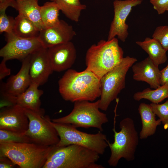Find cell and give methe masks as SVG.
Masks as SVG:
<instances>
[{
  "instance_id": "obj_23",
  "label": "cell",
  "mask_w": 168,
  "mask_h": 168,
  "mask_svg": "<svg viewBox=\"0 0 168 168\" xmlns=\"http://www.w3.org/2000/svg\"><path fill=\"white\" fill-rule=\"evenodd\" d=\"M58 6L60 10L71 20L79 21L81 11L86 6L80 2V0H51Z\"/></svg>"
},
{
  "instance_id": "obj_14",
  "label": "cell",
  "mask_w": 168,
  "mask_h": 168,
  "mask_svg": "<svg viewBox=\"0 0 168 168\" xmlns=\"http://www.w3.org/2000/svg\"><path fill=\"white\" fill-rule=\"evenodd\" d=\"M29 124L25 109L17 104L4 108L0 111V129L24 134Z\"/></svg>"
},
{
  "instance_id": "obj_21",
  "label": "cell",
  "mask_w": 168,
  "mask_h": 168,
  "mask_svg": "<svg viewBox=\"0 0 168 168\" xmlns=\"http://www.w3.org/2000/svg\"><path fill=\"white\" fill-rule=\"evenodd\" d=\"M136 43L148 54V57L157 66L167 61L166 51L156 40L147 37L144 41H137Z\"/></svg>"
},
{
  "instance_id": "obj_22",
  "label": "cell",
  "mask_w": 168,
  "mask_h": 168,
  "mask_svg": "<svg viewBox=\"0 0 168 168\" xmlns=\"http://www.w3.org/2000/svg\"><path fill=\"white\" fill-rule=\"evenodd\" d=\"M15 19L13 33L15 35L24 38L38 37L40 31L30 20L19 14Z\"/></svg>"
},
{
  "instance_id": "obj_30",
  "label": "cell",
  "mask_w": 168,
  "mask_h": 168,
  "mask_svg": "<svg viewBox=\"0 0 168 168\" xmlns=\"http://www.w3.org/2000/svg\"><path fill=\"white\" fill-rule=\"evenodd\" d=\"M1 85L0 108H6L16 105L17 97L13 96L6 91L3 83H2Z\"/></svg>"
},
{
  "instance_id": "obj_11",
  "label": "cell",
  "mask_w": 168,
  "mask_h": 168,
  "mask_svg": "<svg viewBox=\"0 0 168 168\" xmlns=\"http://www.w3.org/2000/svg\"><path fill=\"white\" fill-rule=\"evenodd\" d=\"M142 0H115L113 2L114 16L108 36L110 40L117 36L123 42L128 37V25L126 21L132 7L141 4Z\"/></svg>"
},
{
  "instance_id": "obj_33",
  "label": "cell",
  "mask_w": 168,
  "mask_h": 168,
  "mask_svg": "<svg viewBox=\"0 0 168 168\" xmlns=\"http://www.w3.org/2000/svg\"><path fill=\"white\" fill-rule=\"evenodd\" d=\"M7 61L3 59L0 64V80H2L6 77L10 75L11 70L6 65Z\"/></svg>"
},
{
  "instance_id": "obj_19",
  "label": "cell",
  "mask_w": 168,
  "mask_h": 168,
  "mask_svg": "<svg viewBox=\"0 0 168 168\" xmlns=\"http://www.w3.org/2000/svg\"><path fill=\"white\" fill-rule=\"evenodd\" d=\"M138 110L142 124V128L139 135V138L145 139L155 133L157 127L160 125L161 122L159 119L156 120V115L150 104L141 103Z\"/></svg>"
},
{
  "instance_id": "obj_16",
  "label": "cell",
  "mask_w": 168,
  "mask_h": 168,
  "mask_svg": "<svg viewBox=\"0 0 168 168\" xmlns=\"http://www.w3.org/2000/svg\"><path fill=\"white\" fill-rule=\"evenodd\" d=\"M132 69L134 80L145 82L154 89L161 85V71L149 57L134 64Z\"/></svg>"
},
{
  "instance_id": "obj_6",
  "label": "cell",
  "mask_w": 168,
  "mask_h": 168,
  "mask_svg": "<svg viewBox=\"0 0 168 168\" xmlns=\"http://www.w3.org/2000/svg\"><path fill=\"white\" fill-rule=\"evenodd\" d=\"M74 103L73 108L69 114L51 120L70 124L77 128H95L102 132L103 125L108 122V119L106 114L100 110L99 100L95 102L83 100Z\"/></svg>"
},
{
  "instance_id": "obj_3",
  "label": "cell",
  "mask_w": 168,
  "mask_h": 168,
  "mask_svg": "<svg viewBox=\"0 0 168 168\" xmlns=\"http://www.w3.org/2000/svg\"><path fill=\"white\" fill-rule=\"evenodd\" d=\"M124 52L115 37L107 41L102 40L91 45L85 56V69L94 74L100 79L119 63Z\"/></svg>"
},
{
  "instance_id": "obj_8",
  "label": "cell",
  "mask_w": 168,
  "mask_h": 168,
  "mask_svg": "<svg viewBox=\"0 0 168 168\" xmlns=\"http://www.w3.org/2000/svg\"><path fill=\"white\" fill-rule=\"evenodd\" d=\"M137 61L134 58L127 56L100 79V96L99 108L107 110L111 102L125 87L126 74L129 69Z\"/></svg>"
},
{
  "instance_id": "obj_25",
  "label": "cell",
  "mask_w": 168,
  "mask_h": 168,
  "mask_svg": "<svg viewBox=\"0 0 168 168\" xmlns=\"http://www.w3.org/2000/svg\"><path fill=\"white\" fill-rule=\"evenodd\" d=\"M60 10L57 5L53 1L47 2L41 6V20L45 28L54 26L59 23Z\"/></svg>"
},
{
  "instance_id": "obj_29",
  "label": "cell",
  "mask_w": 168,
  "mask_h": 168,
  "mask_svg": "<svg viewBox=\"0 0 168 168\" xmlns=\"http://www.w3.org/2000/svg\"><path fill=\"white\" fill-rule=\"evenodd\" d=\"M152 37L157 40L166 51L168 50V26L156 27Z\"/></svg>"
},
{
  "instance_id": "obj_35",
  "label": "cell",
  "mask_w": 168,
  "mask_h": 168,
  "mask_svg": "<svg viewBox=\"0 0 168 168\" xmlns=\"http://www.w3.org/2000/svg\"><path fill=\"white\" fill-rule=\"evenodd\" d=\"M161 85L168 84V64L167 66L161 71Z\"/></svg>"
},
{
  "instance_id": "obj_4",
  "label": "cell",
  "mask_w": 168,
  "mask_h": 168,
  "mask_svg": "<svg viewBox=\"0 0 168 168\" xmlns=\"http://www.w3.org/2000/svg\"><path fill=\"white\" fill-rule=\"evenodd\" d=\"M54 146L31 142L1 143L0 156L7 157L21 168H43Z\"/></svg>"
},
{
  "instance_id": "obj_28",
  "label": "cell",
  "mask_w": 168,
  "mask_h": 168,
  "mask_svg": "<svg viewBox=\"0 0 168 168\" xmlns=\"http://www.w3.org/2000/svg\"><path fill=\"white\" fill-rule=\"evenodd\" d=\"M5 11H0V32L6 34L13 33L15 19L12 17L8 16Z\"/></svg>"
},
{
  "instance_id": "obj_2",
  "label": "cell",
  "mask_w": 168,
  "mask_h": 168,
  "mask_svg": "<svg viewBox=\"0 0 168 168\" xmlns=\"http://www.w3.org/2000/svg\"><path fill=\"white\" fill-rule=\"evenodd\" d=\"M100 155L77 145H55L43 168H104L97 163Z\"/></svg>"
},
{
  "instance_id": "obj_18",
  "label": "cell",
  "mask_w": 168,
  "mask_h": 168,
  "mask_svg": "<svg viewBox=\"0 0 168 168\" xmlns=\"http://www.w3.org/2000/svg\"><path fill=\"white\" fill-rule=\"evenodd\" d=\"M39 86L36 83H31L24 92L17 96L16 104L24 109L30 110L44 115V111L40 108V100L44 91L38 88Z\"/></svg>"
},
{
  "instance_id": "obj_13",
  "label": "cell",
  "mask_w": 168,
  "mask_h": 168,
  "mask_svg": "<svg viewBox=\"0 0 168 168\" xmlns=\"http://www.w3.org/2000/svg\"><path fill=\"white\" fill-rule=\"evenodd\" d=\"M49 60L54 71L61 72L70 69L77 57L74 44L71 41L47 49Z\"/></svg>"
},
{
  "instance_id": "obj_9",
  "label": "cell",
  "mask_w": 168,
  "mask_h": 168,
  "mask_svg": "<svg viewBox=\"0 0 168 168\" xmlns=\"http://www.w3.org/2000/svg\"><path fill=\"white\" fill-rule=\"evenodd\" d=\"M29 120V127L24 135L31 143L45 146H54L59 141L58 133L49 121L48 116L25 109Z\"/></svg>"
},
{
  "instance_id": "obj_17",
  "label": "cell",
  "mask_w": 168,
  "mask_h": 168,
  "mask_svg": "<svg viewBox=\"0 0 168 168\" xmlns=\"http://www.w3.org/2000/svg\"><path fill=\"white\" fill-rule=\"evenodd\" d=\"M21 67L16 75L11 76L6 83H3L6 91L17 97L24 92L31 83L29 75V55L22 61Z\"/></svg>"
},
{
  "instance_id": "obj_24",
  "label": "cell",
  "mask_w": 168,
  "mask_h": 168,
  "mask_svg": "<svg viewBox=\"0 0 168 168\" xmlns=\"http://www.w3.org/2000/svg\"><path fill=\"white\" fill-rule=\"evenodd\" d=\"M133 99L136 101L147 99L152 103L159 104L166 98H168V84L161 85L154 90L147 88L141 91L135 93Z\"/></svg>"
},
{
  "instance_id": "obj_31",
  "label": "cell",
  "mask_w": 168,
  "mask_h": 168,
  "mask_svg": "<svg viewBox=\"0 0 168 168\" xmlns=\"http://www.w3.org/2000/svg\"><path fill=\"white\" fill-rule=\"evenodd\" d=\"M150 2L159 14L168 11V0H150Z\"/></svg>"
},
{
  "instance_id": "obj_12",
  "label": "cell",
  "mask_w": 168,
  "mask_h": 168,
  "mask_svg": "<svg viewBox=\"0 0 168 168\" xmlns=\"http://www.w3.org/2000/svg\"><path fill=\"white\" fill-rule=\"evenodd\" d=\"M29 75L31 83L39 86L45 84L54 71L50 64L47 49L43 46L29 55Z\"/></svg>"
},
{
  "instance_id": "obj_1",
  "label": "cell",
  "mask_w": 168,
  "mask_h": 168,
  "mask_svg": "<svg viewBox=\"0 0 168 168\" xmlns=\"http://www.w3.org/2000/svg\"><path fill=\"white\" fill-rule=\"evenodd\" d=\"M59 92L66 101L93 102L100 96V79L85 69L78 72L69 69L58 81Z\"/></svg>"
},
{
  "instance_id": "obj_27",
  "label": "cell",
  "mask_w": 168,
  "mask_h": 168,
  "mask_svg": "<svg viewBox=\"0 0 168 168\" xmlns=\"http://www.w3.org/2000/svg\"><path fill=\"white\" fill-rule=\"evenodd\" d=\"M150 106L153 111L160 120L164 129H168V99L162 104L151 103Z\"/></svg>"
},
{
  "instance_id": "obj_34",
  "label": "cell",
  "mask_w": 168,
  "mask_h": 168,
  "mask_svg": "<svg viewBox=\"0 0 168 168\" xmlns=\"http://www.w3.org/2000/svg\"><path fill=\"white\" fill-rule=\"evenodd\" d=\"M16 0H0V11H5L9 7L15 9Z\"/></svg>"
},
{
  "instance_id": "obj_32",
  "label": "cell",
  "mask_w": 168,
  "mask_h": 168,
  "mask_svg": "<svg viewBox=\"0 0 168 168\" xmlns=\"http://www.w3.org/2000/svg\"><path fill=\"white\" fill-rule=\"evenodd\" d=\"M16 166L12 161L7 157L0 156V168H12Z\"/></svg>"
},
{
  "instance_id": "obj_7",
  "label": "cell",
  "mask_w": 168,
  "mask_h": 168,
  "mask_svg": "<svg viewBox=\"0 0 168 168\" xmlns=\"http://www.w3.org/2000/svg\"><path fill=\"white\" fill-rule=\"evenodd\" d=\"M51 124L56 130L59 141L56 146L58 147L76 145L103 155L108 147L106 135L99 131L96 134H90L78 130L70 124L54 123L49 118Z\"/></svg>"
},
{
  "instance_id": "obj_5",
  "label": "cell",
  "mask_w": 168,
  "mask_h": 168,
  "mask_svg": "<svg viewBox=\"0 0 168 168\" xmlns=\"http://www.w3.org/2000/svg\"><path fill=\"white\" fill-rule=\"evenodd\" d=\"M115 119L114 117L113 129L114 141L110 143L107 141L111 151L108 163L109 166L113 167H116L122 158L128 161L134 160L139 138L132 119L126 117L122 119L119 123L120 130L119 132L115 129Z\"/></svg>"
},
{
  "instance_id": "obj_15",
  "label": "cell",
  "mask_w": 168,
  "mask_h": 168,
  "mask_svg": "<svg viewBox=\"0 0 168 168\" xmlns=\"http://www.w3.org/2000/svg\"><path fill=\"white\" fill-rule=\"evenodd\" d=\"M76 35L72 26L60 20L57 25L40 31L38 37L42 46L48 49L71 41Z\"/></svg>"
},
{
  "instance_id": "obj_26",
  "label": "cell",
  "mask_w": 168,
  "mask_h": 168,
  "mask_svg": "<svg viewBox=\"0 0 168 168\" xmlns=\"http://www.w3.org/2000/svg\"><path fill=\"white\" fill-rule=\"evenodd\" d=\"M3 142H31L24 134L0 129V143Z\"/></svg>"
},
{
  "instance_id": "obj_10",
  "label": "cell",
  "mask_w": 168,
  "mask_h": 168,
  "mask_svg": "<svg viewBox=\"0 0 168 168\" xmlns=\"http://www.w3.org/2000/svg\"><path fill=\"white\" fill-rule=\"evenodd\" d=\"M7 44L0 50V56L6 61L16 59L22 61L42 46L38 37L24 38L13 33L6 34Z\"/></svg>"
},
{
  "instance_id": "obj_20",
  "label": "cell",
  "mask_w": 168,
  "mask_h": 168,
  "mask_svg": "<svg viewBox=\"0 0 168 168\" xmlns=\"http://www.w3.org/2000/svg\"><path fill=\"white\" fill-rule=\"evenodd\" d=\"M38 0H16L15 9L19 14L32 22L40 31L45 29L41 20L40 7Z\"/></svg>"
}]
</instances>
